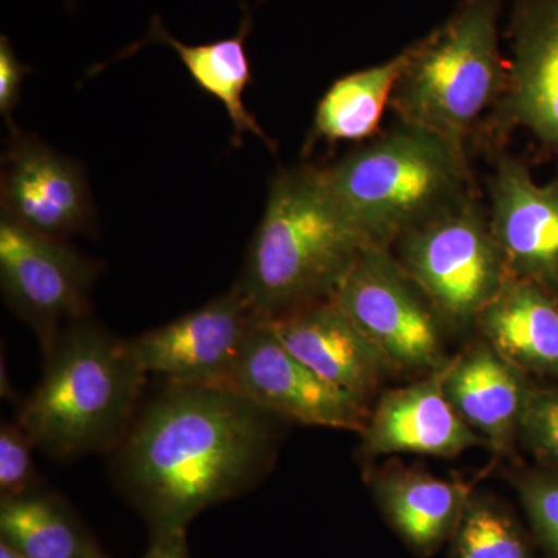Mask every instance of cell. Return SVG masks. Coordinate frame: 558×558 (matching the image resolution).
<instances>
[{"label":"cell","mask_w":558,"mask_h":558,"mask_svg":"<svg viewBox=\"0 0 558 558\" xmlns=\"http://www.w3.org/2000/svg\"><path fill=\"white\" fill-rule=\"evenodd\" d=\"M284 422L227 389L168 381L113 450V475L153 537L186 531L263 480Z\"/></svg>","instance_id":"obj_1"},{"label":"cell","mask_w":558,"mask_h":558,"mask_svg":"<svg viewBox=\"0 0 558 558\" xmlns=\"http://www.w3.org/2000/svg\"><path fill=\"white\" fill-rule=\"evenodd\" d=\"M373 244L330 190L325 168L279 171L234 288L259 318H275L333 290Z\"/></svg>","instance_id":"obj_2"},{"label":"cell","mask_w":558,"mask_h":558,"mask_svg":"<svg viewBox=\"0 0 558 558\" xmlns=\"http://www.w3.org/2000/svg\"><path fill=\"white\" fill-rule=\"evenodd\" d=\"M146 376L121 340L97 322L76 319L44 352V374L17 424L58 461L113 451L137 416Z\"/></svg>","instance_id":"obj_3"},{"label":"cell","mask_w":558,"mask_h":558,"mask_svg":"<svg viewBox=\"0 0 558 558\" xmlns=\"http://www.w3.org/2000/svg\"><path fill=\"white\" fill-rule=\"evenodd\" d=\"M325 174L344 211L381 247L468 197L464 148L407 123L352 150Z\"/></svg>","instance_id":"obj_4"},{"label":"cell","mask_w":558,"mask_h":558,"mask_svg":"<svg viewBox=\"0 0 558 558\" xmlns=\"http://www.w3.org/2000/svg\"><path fill=\"white\" fill-rule=\"evenodd\" d=\"M499 0H465L446 25L411 46L391 105L403 123L464 148L470 128L501 92Z\"/></svg>","instance_id":"obj_5"},{"label":"cell","mask_w":558,"mask_h":558,"mask_svg":"<svg viewBox=\"0 0 558 558\" xmlns=\"http://www.w3.org/2000/svg\"><path fill=\"white\" fill-rule=\"evenodd\" d=\"M396 258L427 296L444 328L475 325L510 277L490 223L468 199L403 234Z\"/></svg>","instance_id":"obj_6"},{"label":"cell","mask_w":558,"mask_h":558,"mask_svg":"<svg viewBox=\"0 0 558 558\" xmlns=\"http://www.w3.org/2000/svg\"><path fill=\"white\" fill-rule=\"evenodd\" d=\"M330 299L391 363L396 373H433L446 365L442 322L389 247L369 245Z\"/></svg>","instance_id":"obj_7"},{"label":"cell","mask_w":558,"mask_h":558,"mask_svg":"<svg viewBox=\"0 0 558 558\" xmlns=\"http://www.w3.org/2000/svg\"><path fill=\"white\" fill-rule=\"evenodd\" d=\"M97 260L65 241L0 220V284L10 310L35 330L43 351L70 323L87 317Z\"/></svg>","instance_id":"obj_8"},{"label":"cell","mask_w":558,"mask_h":558,"mask_svg":"<svg viewBox=\"0 0 558 558\" xmlns=\"http://www.w3.org/2000/svg\"><path fill=\"white\" fill-rule=\"evenodd\" d=\"M256 403L286 422L348 429L362 435L371 405L319 377L293 355L263 318L250 332L233 368L219 387Z\"/></svg>","instance_id":"obj_9"},{"label":"cell","mask_w":558,"mask_h":558,"mask_svg":"<svg viewBox=\"0 0 558 558\" xmlns=\"http://www.w3.org/2000/svg\"><path fill=\"white\" fill-rule=\"evenodd\" d=\"M2 218L53 240L94 229V197L78 161L35 135L11 132L0 178Z\"/></svg>","instance_id":"obj_10"},{"label":"cell","mask_w":558,"mask_h":558,"mask_svg":"<svg viewBox=\"0 0 558 558\" xmlns=\"http://www.w3.org/2000/svg\"><path fill=\"white\" fill-rule=\"evenodd\" d=\"M258 319L233 286L199 310L128 343L146 374L163 376L174 384L219 387Z\"/></svg>","instance_id":"obj_11"},{"label":"cell","mask_w":558,"mask_h":558,"mask_svg":"<svg viewBox=\"0 0 558 558\" xmlns=\"http://www.w3.org/2000/svg\"><path fill=\"white\" fill-rule=\"evenodd\" d=\"M447 363L409 387L388 389L371 407L360 435L365 461L389 454L453 459L476 447L488 449L487 440L465 424L447 398Z\"/></svg>","instance_id":"obj_12"},{"label":"cell","mask_w":558,"mask_h":558,"mask_svg":"<svg viewBox=\"0 0 558 558\" xmlns=\"http://www.w3.org/2000/svg\"><path fill=\"white\" fill-rule=\"evenodd\" d=\"M490 230L512 277L558 292V180L538 185L502 157L492 186Z\"/></svg>","instance_id":"obj_13"},{"label":"cell","mask_w":558,"mask_h":558,"mask_svg":"<svg viewBox=\"0 0 558 558\" xmlns=\"http://www.w3.org/2000/svg\"><path fill=\"white\" fill-rule=\"evenodd\" d=\"M263 319L278 340L319 377L366 402L396 373L379 348L332 299Z\"/></svg>","instance_id":"obj_14"},{"label":"cell","mask_w":558,"mask_h":558,"mask_svg":"<svg viewBox=\"0 0 558 558\" xmlns=\"http://www.w3.org/2000/svg\"><path fill=\"white\" fill-rule=\"evenodd\" d=\"M534 384L529 374L478 340L447 363L444 389L470 428L497 457H512Z\"/></svg>","instance_id":"obj_15"},{"label":"cell","mask_w":558,"mask_h":558,"mask_svg":"<svg viewBox=\"0 0 558 558\" xmlns=\"http://www.w3.org/2000/svg\"><path fill=\"white\" fill-rule=\"evenodd\" d=\"M374 502L403 545L422 558L449 545L475 484L439 478L427 470L407 468L399 461L366 469Z\"/></svg>","instance_id":"obj_16"},{"label":"cell","mask_w":558,"mask_h":558,"mask_svg":"<svg viewBox=\"0 0 558 558\" xmlns=\"http://www.w3.org/2000/svg\"><path fill=\"white\" fill-rule=\"evenodd\" d=\"M512 36L508 119L558 148V0H526Z\"/></svg>","instance_id":"obj_17"},{"label":"cell","mask_w":558,"mask_h":558,"mask_svg":"<svg viewBox=\"0 0 558 558\" xmlns=\"http://www.w3.org/2000/svg\"><path fill=\"white\" fill-rule=\"evenodd\" d=\"M475 326L481 339L529 376L558 379V303L549 290L510 275Z\"/></svg>","instance_id":"obj_18"},{"label":"cell","mask_w":558,"mask_h":558,"mask_svg":"<svg viewBox=\"0 0 558 558\" xmlns=\"http://www.w3.org/2000/svg\"><path fill=\"white\" fill-rule=\"evenodd\" d=\"M252 11L244 5L240 31L233 38L215 40V43L189 46L180 43L161 24L159 16L150 22L148 36L142 44L160 43L171 47L179 54L180 61L189 70L191 78L205 94L222 102L227 116L233 124L231 143L234 148L244 143L247 132L266 143L267 148L275 150V143L259 126L255 116L248 112L244 102V94L253 81L245 40L252 32Z\"/></svg>","instance_id":"obj_19"},{"label":"cell","mask_w":558,"mask_h":558,"mask_svg":"<svg viewBox=\"0 0 558 558\" xmlns=\"http://www.w3.org/2000/svg\"><path fill=\"white\" fill-rule=\"evenodd\" d=\"M0 537L25 558L102 556L64 499L39 487L20 497L0 499Z\"/></svg>","instance_id":"obj_20"},{"label":"cell","mask_w":558,"mask_h":558,"mask_svg":"<svg viewBox=\"0 0 558 558\" xmlns=\"http://www.w3.org/2000/svg\"><path fill=\"white\" fill-rule=\"evenodd\" d=\"M410 58L411 47L384 64L337 80L315 110L312 138L337 143L373 137Z\"/></svg>","instance_id":"obj_21"},{"label":"cell","mask_w":558,"mask_h":558,"mask_svg":"<svg viewBox=\"0 0 558 558\" xmlns=\"http://www.w3.org/2000/svg\"><path fill=\"white\" fill-rule=\"evenodd\" d=\"M447 548V558H539L531 529L512 508L476 488Z\"/></svg>","instance_id":"obj_22"},{"label":"cell","mask_w":558,"mask_h":558,"mask_svg":"<svg viewBox=\"0 0 558 558\" xmlns=\"http://www.w3.org/2000/svg\"><path fill=\"white\" fill-rule=\"evenodd\" d=\"M512 486L543 558H558V470L537 464L517 470Z\"/></svg>","instance_id":"obj_23"},{"label":"cell","mask_w":558,"mask_h":558,"mask_svg":"<svg viewBox=\"0 0 558 558\" xmlns=\"http://www.w3.org/2000/svg\"><path fill=\"white\" fill-rule=\"evenodd\" d=\"M520 442L542 468L558 470V388H532L520 425Z\"/></svg>","instance_id":"obj_24"},{"label":"cell","mask_w":558,"mask_h":558,"mask_svg":"<svg viewBox=\"0 0 558 558\" xmlns=\"http://www.w3.org/2000/svg\"><path fill=\"white\" fill-rule=\"evenodd\" d=\"M35 444L21 425L0 427V499L20 497L38 488L33 450Z\"/></svg>","instance_id":"obj_25"},{"label":"cell","mask_w":558,"mask_h":558,"mask_svg":"<svg viewBox=\"0 0 558 558\" xmlns=\"http://www.w3.org/2000/svg\"><path fill=\"white\" fill-rule=\"evenodd\" d=\"M31 73V68L22 64L14 54L10 39L0 38V113L5 117L11 132L17 131L13 123V112L21 100L22 83Z\"/></svg>","instance_id":"obj_26"},{"label":"cell","mask_w":558,"mask_h":558,"mask_svg":"<svg viewBox=\"0 0 558 558\" xmlns=\"http://www.w3.org/2000/svg\"><path fill=\"white\" fill-rule=\"evenodd\" d=\"M185 534L186 531H174L154 535L143 558H190Z\"/></svg>","instance_id":"obj_27"},{"label":"cell","mask_w":558,"mask_h":558,"mask_svg":"<svg viewBox=\"0 0 558 558\" xmlns=\"http://www.w3.org/2000/svg\"><path fill=\"white\" fill-rule=\"evenodd\" d=\"M0 558H25L22 554L17 553L7 545V543L0 542Z\"/></svg>","instance_id":"obj_28"},{"label":"cell","mask_w":558,"mask_h":558,"mask_svg":"<svg viewBox=\"0 0 558 558\" xmlns=\"http://www.w3.org/2000/svg\"><path fill=\"white\" fill-rule=\"evenodd\" d=\"M98 558H106V557H105V556H100V557H98Z\"/></svg>","instance_id":"obj_29"}]
</instances>
